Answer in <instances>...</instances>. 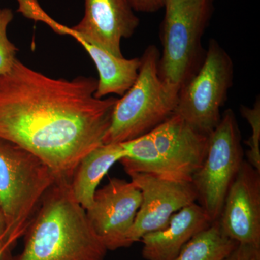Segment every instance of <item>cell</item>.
<instances>
[{"mask_svg":"<svg viewBox=\"0 0 260 260\" xmlns=\"http://www.w3.org/2000/svg\"><path fill=\"white\" fill-rule=\"evenodd\" d=\"M98 80L52 78L18 59L0 76V138L70 180L80 160L104 144L117 98L95 96Z\"/></svg>","mask_w":260,"mask_h":260,"instance_id":"1","label":"cell"},{"mask_svg":"<svg viewBox=\"0 0 260 260\" xmlns=\"http://www.w3.org/2000/svg\"><path fill=\"white\" fill-rule=\"evenodd\" d=\"M128 175L142 194L141 205L128 237L131 246L145 234L165 227L174 213L198 199L191 181L171 180L146 173Z\"/></svg>","mask_w":260,"mask_h":260,"instance_id":"11","label":"cell"},{"mask_svg":"<svg viewBox=\"0 0 260 260\" xmlns=\"http://www.w3.org/2000/svg\"><path fill=\"white\" fill-rule=\"evenodd\" d=\"M237 244L215 220L191 238L173 260H225Z\"/></svg>","mask_w":260,"mask_h":260,"instance_id":"15","label":"cell"},{"mask_svg":"<svg viewBox=\"0 0 260 260\" xmlns=\"http://www.w3.org/2000/svg\"><path fill=\"white\" fill-rule=\"evenodd\" d=\"M208 140L174 114L147 134L121 143L124 156L119 161L127 174L146 173L191 181L204 161Z\"/></svg>","mask_w":260,"mask_h":260,"instance_id":"3","label":"cell"},{"mask_svg":"<svg viewBox=\"0 0 260 260\" xmlns=\"http://www.w3.org/2000/svg\"><path fill=\"white\" fill-rule=\"evenodd\" d=\"M212 223L203 207L191 203L174 213L165 227L142 237V256L145 260H173L191 238Z\"/></svg>","mask_w":260,"mask_h":260,"instance_id":"13","label":"cell"},{"mask_svg":"<svg viewBox=\"0 0 260 260\" xmlns=\"http://www.w3.org/2000/svg\"><path fill=\"white\" fill-rule=\"evenodd\" d=\"M44 22L58 34L83 39L117 57H123L121 41L131 37L140 25L129 0H85L83 18L73 28L50 17Z\"/></svg>","mask_w":260,"mask_h":260,"instance_id":"9","label":"cell"},{"mask_svg":"<svg viewBox=\"0 0 260 260\" xmlns=\"http://www.w3.org/2000/svg\"><path fill=\"white\" fill-rule=\"evenodd\" d=\"M141 203L140 189L119 178H112L95 191L87 217L108 251L131 246L128 237Z\"/></svg>","mask_w":260,"mask_h":260,"instance_id":"10","label":"cell"},{"mask_svg":"<svg viewBox=\"0 0 260 260\" xmlns=\"http://www.w3.org/2000/svg\"><path fill=\"white\" fill-rule=\"evenodd\" d=\"M158 48L150 45L140 58L138 78L117 99L104 144L122 143L155 129L175 112L179 89L159 78Z\"/></svg>","mask_w":260,"mask_h":260,"instance_id":"5","label":"cell"},{"mask_svg":"<svg viewBox=\"0 0 260 260\" xmlns=\"http://www.w3.org/2000/svg\"><path fill=\"white\" fill-rule=\"evenodd\" d=\"M165 0H129L135 11L153 13L164 8Z\"/></svg>","mask_w":260,"mask_h":260,"instance_id":"19","label":"cell"},{"mask_svg":"<svg viewBox=\"0 0 260 260\" xmlns=\"http://www.w3.org/2000/svg\"><path fill=\"white\" fill-rule=\"evenodd\" d=\"M14 18L9 8H0V76L9 73L15 61L18 49L8 39V27Z\"/></svg>","mask_w":260,"mask_h":260,"instance_id":"17","label":"cell"},{"mask_svg":"<svg viewBox=\"0 0 260 260\" xmlns=\"http://www.w3.org/2000/svg\"><path fill=\"white\" fill-rule=\"evenodd\" d=\"M244 160L237 116L232 109H226L209 135L204 161L191 181L198 193L197 202L212 221L220 216L228 191Z\"/></svg>","mask_w":260,"mask_h":260,"instance_id":"8","label":"cell"},{"mask_svg":"<svg viewBox=\"0 0 260 260\" xmlns=\"http://www.w3.org/2000/svg\"><path fill=\"white\" fill-rule=\"evenodd\" d=\"M23 237V250L13 260H104L108 251L68 179L49 188Z\"/></svg>","mask_w":260,"mask_h":260,"instance_id":"2","label":"cell"},{"mask_svg":"<svg viewBox=\"0 0 260 260\" xmlns=\"http://www.w3.org/2000/svg\"><path fill=\"white\" fill-rule=\"evenodd\" d=\"M124 156L121 143H109L93 149L80 160L70 179V187L75 200L84 209L91 206L101 181Z\"/></svg>","mask_w":260,"mask_h":260,"instance_id":"14","label":"cell"},{"mask_svg":"<svg viewBox=\"0 0 260 260\" xmlns=\"http://www.w3.org/2000/svg\"><path fill=\"white\" fill-rule=\"evenodd\" d=\"M234 64L218 41L210 39L204 61L180 88L174 114L209 136L221 119L220 109L234 83Z\"/></svg>","mask_w":260,"mask_h":260,"instance_id":"7","label":"cell"},{"mask_svg":"<svg viewBox=\"0 0 260 260\" xmlns=\"http://www.w3.org/2000/svg\"><path fill=\"white\" fill-rule=\"evenodd\" d=\"M57 179L37 155L0 138V209L6 223L5 254L23 237L43 198Z\"/></svg>","mask_w":260,"mask_h":260,"instance_id":"4","label":"cell"},{"mask_svg":"<svg viewBox=\"0 0 260 260\" xmlns=\"http://www.w3.org/2000/svg\"><path fill=\"white\" fill-rule=\"evenodd\" d=\"M241 114L249 123L251 135L246 142L249 147L246 152L247 161L260 172V99L258 96L252 107H241Z\"/></svg>","mask_w":260,"mask_h":260,"instance_id":"16","label":"cell"},{"mask_svg":"<svg viewBox=\"0 0 260 260\" xmlns=\"http://www.w3.org/2000/svg\"><path fill=\"white\" fill-rule=\"evenodd\" d=\"M225 260H260V247L238 243Z\"/></svg>","mask_w":260,"mask_h":260,"instance_id":"18","label":"cell"},{"mask_svg":"<svg viewBox=\"0 0 260 260\" xmlns=\"http://www.w3.org/2000/svg\"><path fill=\"white\" fill-rule=\"evenodd\" d=\"M215 0H165L160 27L159 78L180 90L204 61L202 39L213 17Z\"/></svg>","mask_w":260,"mask_h":260,"instance_id":"6","label":"cell"},{"mask_svg":"<svg viewBox=\"0 0 260 260\" xmlns=\"http://www.w3.org/2000/svg\"><path fill=\"white\" fill-rule=\"evenodd\" d=\"M6 237V223L3 212L0 209V252L5 255L4 244Z\"/></svg>","mask_w":260,"mask_h":260,"instance_id":"20","label":"cell"},{"mask_svg":"<svg viewBox=\"0 0 260 260\" xmlns=\"http://www.w3.org/2000/svg\"><path fill=\"white\" fill-rule=\"evenodd\" d=\"M217 220L228 237L260 247V172L247 160L229 188Z\"/></svg>","mask_w":260,"mask_h":260,"instance_id":"12","label":"cell"},{"mask_svg":"<svg viewBox=\"0 0 260 260\" xmlns=\"http://www.w3.org/2000/svg\"><path fill=\"white\" fill-rule=\"evenodd\" d=\"M3 256L4 255H3V253L0 252V260L3 259Z\"/></svg>","mask_w":260,"mask_h":260,"instance_id":"21","label":"cell"}]
</instances>
